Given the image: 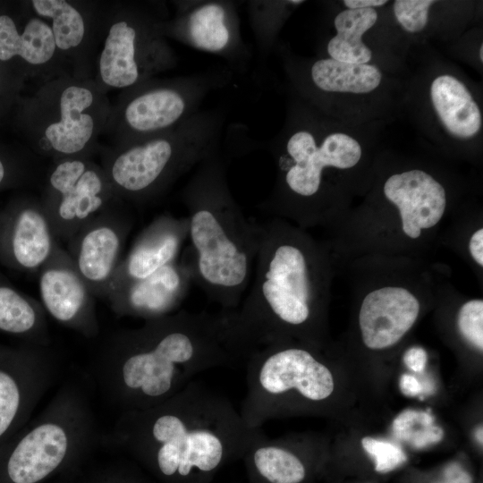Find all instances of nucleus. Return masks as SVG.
I'll return each instance as SVG.
<instances>
[{"label":"nucleus","instance_id":"11","mask_svg":"<svg viewBox=\"0 0 483 483\" xmlns=\"http://www.w3.org/2000/svg\"><path fill=\"white\" fill-rule=\"evenodd\" d=\"M39 199L56 239L66 242L119 200L102 165L89 157L53 161Z\"/></svg>","mask_w":483,"mask_h":483},{"label":"nucleus","instance_id":"41","mask_svg":"<svg viewBox=\"0 0 483 483\" xmlns=\"http://www.w3.org/2000/svg\"><path fill=\"white\" fill-rule=\"evenodd\" d=\"M0 89H1V75H0Z\"/></svg>","mask_w":483,"mask_h":483},{"label":"nucleus","instance_id":"21","mask_svg":"<svg viewBox=\"0 0 483 483\" xmlns=\"http://www.w3.org/2000/svg\"><path fill=\"white\" fill-rule=\"evenodd\" d=\"M15 58L43 80L65 72L48 21L31 7L20 22L9 14H0V62Z\"/></svg>","mask_w":483,"mask_h":483},{"label":"nucleus","instance_id":"5","mask_svg":"<svg viewBox=\"0 0 483 483\" xmlns=\"http://www.w3.org/2000/svg\"><path fill=\"white\" fill-rule=\"evenodd\" d=\"M267 147L276 164V181L258 208L304 223L320 215L329 169L352 168L362 157L356 138L332 129L323 113L301 97L291 103L283 130Z\"/></svg>","mask_w":483,"mask_h":483},{"label":"nucleus","instance_id":"38","mask_svg":"<svg viewBox=\"0 0 483 483\" xmlns=\"http://www.w3.org/2000/svg\"><path fill=\"white\" fill-rule=\"evenodd\" d=\"M343 4L350 10L377 8L386 4V0H344Z\"/></svg>","mask_w":483,"mask_h":483},{"label":"nucleus","instance_id":"40","mask_svg":"<svg viewBox=\"0 0 483 483\" xmlns=\"http://www.w3.org/2000/svg\"><path fill=\"white\" fill-rule=\"evenodd\" d=\"M479 59L480 63H483V45L480 44L479 49Z\"/></svg>","mask_w":483,"mask_h":483},{"label":"nucleus","instance_id":"37","mask_svg":"<svg viewBox=\"0 0 483 483\" xmlns=\"http://www.w3.org/2000/svg\"><path fill=\"white\" fill-rule=\"evenodd\" d=\"M469 250L474 261L483 267V229L475 231L470 238Z\"/></svg>","mask_w":483,"mask_h":483},{"label":"nucleus","instance_id":"35","mask_svg":"<svg viewBox=\"0 0 483 483\" xmlns=\"http://www.w3.org/2000/svg\"><path fill=\"white\" fill-rule=\"evenodd\" d=\"M402 360L405 366L410 370L420 373L425 369L428 357L427 352L423 348L414 346L405 352Z\"/></svg>","mask_w":483,"mask_h":483},{"label":"nucleus","instance_id":"33","mask_svg":"<svg viewBox=\"0 0 483 483\" xmlns=\"http://www.w3.org/2000/svg\"><path fill=\"white\" fill-rule=\"evenodd\" d=\"M28 176L30 171L23 164L0 153V190L25 182Z\"/></svg>","mask_w":483,"mask_h":483},{"label":"nucleus","instance_id":"31","mask_svg":"<svg viewBox=\"0 0 483 483\" xmlns=\"http://www.w3.org/2000/svg\"><path fill=\"white\" fill-rule=\"evenodd\" d=\"M456 325L462 337L477 351H483V301L472 299L459 309Z\"/></svg>","mask_w":483,"mask_h":483},{"label":"nucleus","instance_id":"28","mask_svg":"<svg viewBox=\"0 0 483 483\" xmlns=\"http://www.w3.org/2000/svg\"><path fill=\"white\" fill-rule=\"evenodd\" d=\"M394 436L416 450H422L441 442L444 429L436 424L428 411L406 409L393 420Z\"/></svg>","mask_w":483,"mask_h":483},{"label":"nucleus","instance_id":"17","mask_svg":"<svg viewBox=\"0 0 483 483\" xmlns=\"http://www.w3.org/2000/svg\"><path fill=\"white\" fill-rule=\"evenodd\" d=\"M192 283L191 267L182 258L148 277L116 289L106 298L116 312L151 320L172 314L187 296Z\"/></svg>","mask_w":483,"mask_h":483},{"label":"nucleus","instance_id":"1","mask_svg":"<svg viewBox=\"0 0 483 483\" xmlns=\"http://www.w3.org/2000/svg\"><path fill=\"white\" fill-rule=\"evenodd\" d=\"M138 421L140 457L161 483H210L265 435L196 379Z\"/></svg>","mask_w":483,"mask_h":483},{"label":"nucleus","instance_id":"39","mask_svg":"<svg viewBox=\"0 0 483 483\" xmlns=\"http://www.w3.org/2000/svg\"><path fill=\"white\" fill-rule=\"evenodd\" d=\"M483 428H482V425L479 426L476 430H475V438L477 440V442L482 445L483 444Z\"/></svg>","mask_w":483,"mask_h":483},{"label":"nucleus","instance_id":"24","mask_svg":"<svg viewBox=\"0 0 483 483\" xmlns=\"http://www.w3.org/2000/svg\"><path fill=\"white\" fill-rule=\"evenodd\" d=\"M432 108L445 131L459 140L476 137L482 128V114L472 93L457 77L443 73L429 87Z\"/></svg>","mask_w":483,"mask_h":483},{"label":"nucleus","instance_id":"6","mask_svg":"<svg viewBox=\"0 0 483 483\" xmlns=\"http://www.w3.org/2000/svg\"><path fill=\"white\" fill-rule=\"evenodd\" d=\"M225 121L223 110H199L171 131L104 150L101 165L117 199L144 206L162 197L220 149Z\"/></svg>","mask_w":483,"mask_h":483},{"label":"nucleus","instance_id":"23","mask_svg":"<svg viewBox=\"0 0 483 483\" xmlns=\"http://www.w3.org/2000/svg\"><path fill=\"white\" fill-rule=\"evenodd\" d=\"M66 452L64 430L56 424H42L3 456L0 483H38L61 465Z\"/></svg>","mask_w":483,"mask_h":483},{"label":"nucleus","instance_id":"2","mask_svg":"<svg viewBox=\"0 0 483 483\" xmlns=\"http://www.w3.org/2000/svg\"><path fill=\"white\" fill-rule=\"evenodd\" d=\"M319 252L301 233L279 219L258 224L256 275L231 320L242 344L256 348L287 340L313 346L324 292Z\"/></svg>","mask_w":483,"mask_h":483},{"label":"nucleus","instance_id":"42","mask_svg":"<svg viewBox=\"0 0 483 483\" xmlns=\"http://www.w3.org/2000/svg\"><path fill=\"white\" fill-rule=\"evenodd\" d=\"M366 483H372V482H366Z\"/></svg>","mask_w":483,"mask_h":483},{"label":"nucleus","instance_id":"10","mask_svg":"<svg viewBox=\"0 0 483 483\" xmlns=\"http://www.w3.org/2000/svg\"><path fill=\"white\" fill-rule=\"evenodd\" d=\"M232 75L225 67L149 79L124 90L112 107L105 132L113 136V146H118L171 131L198 113L206 97L226 86Z\"/></svg>","mask_w":483,"mask_h":483},{"label":"nucleus","instance_id":"12","mask_svg":"<svg viewBox=\"0 0 483 483\" xmlns=\"http://www.w3.org/2000/svg\"><path fill=\"white\" fill-rule=\"evenodd\" d=\"M174 6V16L163 24L167 38L219 55L240 72L247 68L250 53L242 36L236 2L177 1Z\"/></svg>","mask_w":483,"mask_h":483},{"label":"nucleus","instance_id":"14","mask_svg":"<svg viewBox=\"0 0 483 483\" xmlns=\"http://www.w3.org/2000/svg\"><path fill=\"white\" fill-rule=\"evenodd\" d=\"M59 244L40 199L18 197L0 208V265L38 272Z\"/></svg>","mask_w":483,"mask_h":483},{"label":"nucleus","instance_id":"36","mask_svg":"<svg viewBox=\"0 0 483 483\" xmlns=\"http://www.w3.org/2000/svg\"><path fill=\"white\" fill-rule=\"evenodd\" d=\"M399 386L403 394L411 397L419 395L423 391V386L419 379L407 373L401 376Z\"/></svg>","mask_w":483,"mask_h":483},{"label":"nucleus","instance_id":"7","mask_svg":"<svg viewBox=\"0 0 483 483\" xmlns=\"http://www.w3.org/2000/svg\"><path fill=\"white\" fill-rule=\"evenodd\" d=\"M246 384L240 413L258 428L275 418L325 410L336 389L326 361L295 340L256 348L246 360Z\"/></svg>","mask_w":483,"mask_h":483},{"label":"nucleus","instance_id":"34","mask_svg":"<svg viewBox=\"0 0 483 483\" xmlns=\"http://www.w3.org/2000/svg\"><path fill=\"white\" fill-rule=\"evenodd\" d=\"M436 483H473V479L460 463L451 462L445 467L442 477Z\"/></svg>","mask_w":483,"mask_h":483},{"label":"nucleus","instance_id":"15","mask_svg":"<svg viewBox=\"0 0 483 483\" xmlns=\"http://www.w3.org/2000/svg\"><path fill=\"white\" fill-rule=\"evenodd\" d=\"M32 11L48 21L60 60L73 74L89 78L91 58L102 10L97 4L67 0H33Z\"/></svg>","mask_w":483,"mask_h":483},{"label":"nucleus","instance_id":"19","mask_svg":"<svg viewBox=\"0 0 483 483\" xmlns=\"http://www.w3.org/2000/svg\"><path fill=\"white\" fill-rule=\"evenodd\" d=\"M419 312L418 298L404 287L387 285L369 292L358 316L363 344L373 351L393 347L414 326Z\"/></svg>","mask_w":483,"mask_h":483},{"label":"nucleus","instance_id":"32","mask_svg":"<svg viewBox=\"0 0 483 483\" xmlns=\"http://www.w3.org/2000/svg\"><path fill=\"white\" fill-rule=\"evenodd\" d=\"M436 4L432 0H396L393 10L396 21L410 33L425 30L429 18V10Z\"/></svg>","mask_w":483,"mask_h":483},{"label":"nucleus","instance_id":"3","mask_svg":"<svg viewBox=\"0 0 483 483\" xmlns=\"http://www.w3.org/2000/svg\"><path fill=\"white\" fill-rule=\"evenodd\" d=\"M190 247L183 258L193 283L223 309L239 307L256 262L258 224L231 193L220 149L201 161L183 187Z\"/></svg>","mask_w":483,"mask_h":483},{"label":"nucleus","instance_id":"16","mask_svg":"<svg viewBox=\"0 0 483 483\" xmlns=\"http://www.w3.org/2000/svg\"><path fill=\"white\" fill-rule=\"evenodd\" d=\"M321 450L309 437L269 439L264 435L242 460L249 483H306L320 468Z\"/></svg>","mask_w":483,"mask_h":483},{"label":"nucleus","instance_id":"20","mask_svg":"<svg viewBox=\"0 0 483 483\" xmlns=\"http://www.w3.org/2000/svg\"><path fill=\"white\" fill-rule=\"evenodd\" d=\"M383 192L397 208L402 230L411 239L419 238L422 230L436 225L445 211V189L420 169L392 174L385 182Z\"/></svg>","mask_w":483,"mask_h":483},{"label":"nucleus","instance_id":"8","mask_svg":"<svg viewBox=\"0 0 483 483\" xmlns=\"http://www.w3.org/2000/svg\"><path fill=\"white\" fill-rule=\"evenodd\" d=\"M166 18L151 4L120 3L102 11L90 69L102 91L129 89L176 66L163 31Z\"/></svg>","mask_w":483,"mask_h":483},{"label":"nucleus","instance_id":"29","mask_svg":"<svg viewBox=\"0 0 483 483\" xmlns=\"http://www.w3.org/2000/svg\"><path fill=\"white\" fill-rule=\"evenodd\" d=\"M20 352L0 348V440L11 430L18 419L21 390L13 365Z\"/></svg>","mask_w":483,"mask_h":483},{"label":"nucleus","instance_id":"9","mask_svg":"<svg viewBox=\"0 0 483 483\" xmlns=\"http://www.w3.org/2000/svg\"><path fill=\"white\" fill-rule=\"evenodd\" d=\"M112 106L95 81L64 72L43 80L29 104L32 147L53 161L89 157L98 149Z\"/></svg>","mask_w":483,"mask_h":483},{"label":"nucleus","instance_id":"25","mask_svg":"<svg viewBox=\"0 0 483 483\" xmlns=\"http://www.w3.org/2000/svg\"><path fill=\"white\" fill-rule=\"evenodd\" d=\"M376 9H345L334 19L335 34L326 44L327 57L348 64H369L371 49L364 43L363 35L377 22Z\"/></svg>","mask_w":483,"mask_h":483},{"label":"nucleus","instance_id":"27","mask_svg":"<svg viewBox=\"0 0 483 483\" xmlns=\"http://www.w3.org/2000/svg\"><path fill=\"white\" fill-rule=\"evenodd\" d=\"M302 0H251L246 4L248 19L261 60L276 47L277 35L292 9Z\"/></svg>","mask_w":483,"mask_h":483},{"label":"nucleus","instance_id":"26","mask_svg":"<svg viewBox=\"0 0 483 483\" xmlns=\"http://www.w3.org/2000/svg\"><path fill=\"white\" fill-rule=\"evenodd\" d=\"M38 302L17 289L0 270V332L28 335L38 330Z\"/></svg>","mask_w":483,"mask_h":483},{"label":"nucleus","instance_id":"22","mask_svg":"<svg viewBox=\"0 0 483 483\" xmlns=\"http://www.w3.org/2000/svg\"><path fill=\"white\" fill-rule=\"evenodd\" d=\"M38 272L39 294L48 313L63 323L88 325L95 296L67 250L57 244Z\"/></svg>","mask_w":483,"mask_h":483},{"label":"nucleus","instance_id":"18","mask_svg":"<svg viewBox=\"0 0 483 483\" xmlns=\"http://www.w3.org/2000/svg\"><path fill=\"white\" fill-rule=\"evenodd\" d=\"M188 239V219L169 214L155 217L136 237L110 283L107 296L116 289L148 277L178 259ZM106 296V297H107Z\"/></svg>","mask_w":483,"mask_h":483},{"label":"nucleus","instance_id":"30","mask_svg":"<svg viewBox=\"0 0 483 483\" xmlns=\"http://www.w3.org/2000/svg\"><path fill=\"white\" fill-rule=\"evenodd\" d=\"M361 446L373 462L374 470L377 473L386 474L403 465L408 456L397 445L390 441L364 436Z\"/></svg>","mask_w":483,"mask_h":483},{"label":"nucleus","instance_id":"4","mask_svg":"<svg viewBox=\"0 0 483 483\" xmlns=\"http://www.w3.org/2000/svg\"><path fill=\"white\" fill-rule=\"evenodd\" d=\"M125 386L142 403H162L208 369L247 360L231 322L217 314L181 311L148 320L123 339Z\"/></svg>","mask_w":483,"mask_h":483},{"label":"nucleus","instance_id":"13","mask_svg":"<svg viewBox=\"0 0 483 483\" xmlns=\"http://www.w3.org/2000/svg\"><path fill=\"white\" fill-rule=\"evenodd\" d=\"M133 227L132 215L118 200L86 223L67 242V252L94 296L106 298Z\"/></svg>","mask_w":483,"mask_h":483}]
</instances>
